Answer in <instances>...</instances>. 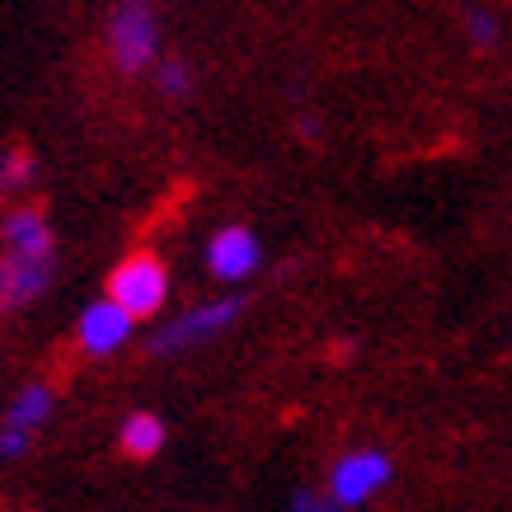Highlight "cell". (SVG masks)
Returning a JSON list of instances; mask_svg holds the SVG:
<instances>
[{
	"instance_id": "1",
	"label": "cell",
	"mask_w": 512,
	"mask_h": 512,
	"mask_svg": "<svg viewBox=\"0 0 512 512\" xmlns=\"http://www.w3.org/2000/svg\"><path fill=\"white\" fill-rule=\"evenodd\" d=\"M109 301H118L132 320H151V315L165 311L170 301V268L160 264L151 249H137L118 259V268L109 273Z\"/></svg>"
},
{
	"instance_id": "2",
	"label": "cell",
	"mask_w": 512,
	"mask_h": 512,
	"mask_svg": "<svg viewBox=\"0 0 512 512\" xmlns=\"http://www.w3.org/2000/svg\"><path fill=\"white\" fill-rule=\"evenodd\" d=\"M240 311H245V296H217V301H198V306L179 311L170 325H160L156 334H151V353H156V357L188 353V348H198V343L226 334V329L240 320Z\"/></svg>"
},
{
	"instance_id": "3",
	"label": "cell",
	"mask_w": 512,
	"mask_h": 512,
	"mask_svg": "<svg viewBox=\"0 0 512 512\" xmlns=\"http://www.w3.org/2000/svg\"><path fill=\"white\" fill-rule=\"evenodd\" d=\"M109 52L118 71H127V76L160 62V24L146 0H123L109 15Z\"/></svg>"
},
{
	"instance_id": "4",
	"label": "cell",
	"mask_w": 512,
	"mask_h": 512,
	"mask_svg": "<svg viewBox=\"0 0 512 512\" xmlns=\"http://www.w3.org/2000/svg\"><path fill=\"white\" fill-rule=\"evenodd\" d=\"M390 475H395V461L381 447L343 451L339 461L329 466V503L334 508H362V503H372L386 489Z\"/></svg>"
},
{
	"instance_id": "5",
	"label": "cell",
	"mask_w": 512,
	"mask_h": 512,
	"mask_svg": "<svg viewBox=\"0 0 512 512\" xmlns=\"http://www.w3.org/2000/svg\"><path fill=\"white\" fill-rule=\"evenodd\" d=\"M52 273H57V254H15V249H0V315L33 306L52 287Z\"/></svg>"
},
{
	"instance_id": "6",
	"label": "cell",
	"mask_w": 512,
	"mask_h": 512,
	"mask_svg": "<svg viewBox=\"0 0 512 512\" xmlns=\"http://www.w3.org/2000/svg\"><path fill=\"white\" fill-rule=\"evenodd\" d=\"M132 334H137V320H132L118 301H109V296L90 301L76 320V343H80V353H90V357L123 353Z\"/></svg>"
},
{
	"instance_id": "7",
	"label": "cell",
	"mask_w": 512,
	"mask_h": 512,
	"mask_svg": "<svg viewBox=\"0 0 512 512\" xmlns=\"http://www.w3.org/2000/svg\"><path fill=\"white\" fill-rule=\"evenodd\" d=\"M259 264H264L259 235L245 231V226H221L207 240V273L217 282H245L259 273Z\"/></svg>"
},
{
	"instance_id": "8",
	"label": "cell",
	"mask_w": 512,
	"mask_h": 512,
	"mask_svg": "<svg viewBox=\"0 0 512 512\" xmlns=\"http://www.w3.org/2000/svg\"><path fill=\"white\" fill-rule=\"evenodd\" d=\"M0 249H15V254H57V235L47 226V217L38 207H10L0 221Z\"/></svg>"
},
{
	"instance_id": "9",
	"label": "cell",
	"mask_w": 512,
	"mask_h": 512,
	"mask_svg": "<svg viewBox=\"0 0 512 512\" xmlns=\"http://www.w3.org/2000/svg\"><path fill=\"white\" fill-rule=\"evenodd\" d=\"M165 419L151 414V409H137V414H127L123 428H118V447L132 456V461H151L165 451Z\"/></svg>"
},
{
	"instance_id": "10",
	"label": "cell",
	"mask_w": 512,
	"mask_h": 512,
	"mask_svg": "<svg viewBox=\"0 0 512 512\" xmlns=\"http://www.w3.org/2000/svg\"><path fill=\"white\" fill-rule=\"evenodd\" d=\"M52 390L43 386V381H33V386H19V395L10 400V409H5V428H19V433H38L47 419H52Z\"/></svg>"
},
{
	"instance_id": "11",
	"label": "cell",
	"mask_w": 512,
	"mask_h": 512,
	"mask_svg": "<svg viewBox=\"0 0 512 512\" xmlns=\"http://www.w3.org/2000/svg\"><path fill=\"white\" fill-rule=\"evenodd\" d=\"M33 179H38V160L24 146L0 151V202H15L24 188H33Z\"/></svg>"
},
{
	"instance_id": "12",
	"label": "cell",
	"mask_w": 512,
	"mask_h": 512,
	"mask_svg": "<svg viewBox=\"0 0 512 512\" xmlns=\"http://www.w3.org/2000/svg\"><path fill=\"white\" fill-rule=\"evenodd\" d=\"M156 85H160V94H188L193 90V71H188L184 62H174V57H160L156 62Z\"/></svg>"
},
{
	"instance_id": "13",
	"label": "cell",
	"mask_w": 512,
	"mask_h": 512,
	"mask_svg": "<svg viewBox=\"0 0 512 512\" xmlns=\"http://www.w3.org/2000/svg\"><path fill=\"white\" fill-rule=\"evenodd\" d=\"M29 447H33L29 433H19V428H0V461H19Z\"/></svg>"
},
{
	"instance_id": "14",
	"label": "cell",
	"mask_w": 512,
	"mask_h": 512,
	"mask_svg": "<svg viewBox=\"0 0 512 512\" xmlns=\"http://www.w3.org/2000/svg\"><path fill=\"white\" fill-rule=\"evenodd\" d=\"M470 38H475V43H494L498 38L494 15H470Z\"/></svg>"
},
{
	"instance_id": "15",
	"label": "cell",
	"mask_w": 512,
	"mask_h": 512,
	"mask_svg": "<svg viewBox=\"0 0 512 512\" xmlns=\"http://www.w3.org/2000/svg\"><path fill=\"white\" fill-rule=\"evenodd\" d=\"M292 512H343V508H334L329 498H315V494H296Z\"/></svg>"
}]
</instances>
